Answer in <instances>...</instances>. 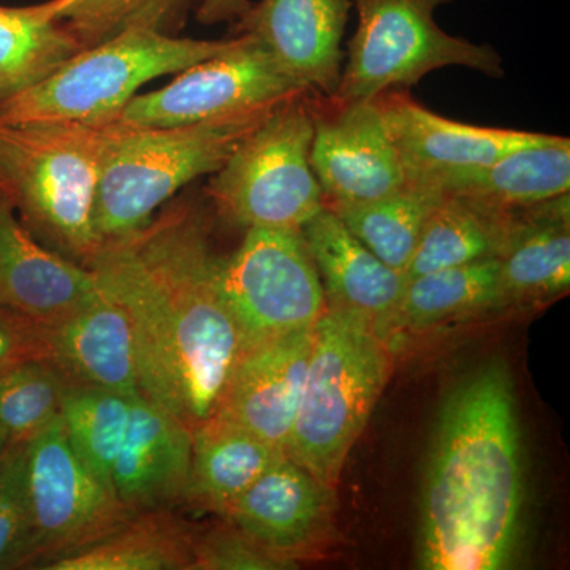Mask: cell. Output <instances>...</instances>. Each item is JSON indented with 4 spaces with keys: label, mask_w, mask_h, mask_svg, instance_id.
I'll return each instance as SVG.
<instances>
[{
    "label": "cell",
    "mask_w": 570,
    "mask_h": 570,
    "mask_svg": "<svg viewBox=\"0 0 570 570\" xmlns=\"http://www.w3.org/2000/svg\"><path fill=\"white\" fill-rule=\"evenodd\" d=\"M219 258L205 209L176 202L86 265L129 317L141 395L190 430L216 414L245 351L217 285Z\"/></svg>",
    "instance_id": "cell-1"
},
{
    "label": "cell",
    "mask_w": 570,
    "mask_h": 570,
    "mask_svg": "<svg viewBox=\"0 0 570 570\" xmlns=\"http://www.w3.org/2000/svg\"><path fill=\"white\" fill-rule=\"evenodd\" d=\"M524 501L515 385L493 360L456 382L439 411L420 504V568H509Z\"/></svg>",
    "instance_id": "cell-2"
},
{
    "label": "cell",
    "mask_w": 570,
    "mask_h": 570,
    "mask_svg": "<svg viewBox=\"0 0 570 570\" xmlns=\"http://www.w3.org/2000/svg\"><path fill=\"white\" fill-rule=\"evenodd\" d=\"M110 126L0 124V194L40 245L85 268L100 247L96 202Z\"/></svg>",
    "instance_id": "cell-3"
},
{
    "label": "cell",
    "mask_w": 570,
    "mask_h": 570,
    "mask_svg": "<svg viewBox=\"0 0 570 570\" xmlns=\"http://www.w3.org/2000/svg\"><path fill=\"white\" fill-rule=\"evenodd\" d=\"M387 343L367 318L326 305L285 453L336 490L348 453L387 384Z\"/></svg>",
    "instance_id": "cell-4"
},
{
    "label": "cell",
    "mask_w": 570,
    "mask_h": 570,
    "mask_svg": "<svg viewBox=\"0 0 570 570\" xmlns=\"http://www.w3.org/2000/svg\"><path fill=\"white\" fill-rule=\"evenodd\" d=\"M276 108L190 126L111 122L96 202L100 246L140 230L184 186L216 174Z\"/></svg>",
    "instance_id": "cell-5"
},
{
    "label": "cell",
    "mask_w": 570,
    "mask_h": 570,
    "mask_svg": "<svg viewBox=\"0 0 570 570\" xmlns=\"http://www.w3.org/2000/svg\"><path fill=\"white\" fill-rule=\"evenodd\" d=\"M234 41L176 39L156 29H126L85 48L40 85L0 102V124L116 121L142 85L220 55Z\"/></svg>",
    "instance_id": "cell-6"
},
{
    "label": "cell",
    "mask_w": 570,
    "mask_h": 570,
    "mask_svg": "<svg viewBox=\"0 0 570 570\" xmlns=\"http://www.w3.org/2000/svg\"><path fill=\"white\" fill-rule=\"evenodd\" d=\"M306 96L269 112L212 175L206 195L227 223L245 230H302L325 209L311 167L314 115Z\"/></svg>",
    "instance_id": "cell-7"
},
{
    "label": "cell",
    "mask_w": 570,
    "mask_h": 570,
    "mask_svg": "<svg viewBox=\"0 0 570 570\" xmlns=\"http://www.w3.org/2000/svg\"><path fill=\"white\" fill-rule=\"evenodd\" d=\"M452 2L455 0H354L355 33L332 99L374 100L411 88L445 67L502 77V58L493 47L450 36L434 20L438 9Z\"/></svg>",
    "instance_id": "cell-8"
},
{
    "label": "cell",
    "mask_w": 570,
    "mask_h": 570,
    "mask_svg": "<svg viewBox=\"0 0 570 570\" xmlns=\"http://www.w3.org/2000/svg\"><path fill=\"white\" fill-rule=\"evenodd\" d=\"M217 285L245 348L314 326L325 313L324 285L302 230L249 228L217 265Z\"/></svg>",
    "instance_id": "cell-9"
},
{
    "label": "cell",
    "mask_w": 570,
    "mask_h": 570,
    "mask_svg": "<svg viewBox=\"0 0 570 570\" xmlns=\"http://www.w3.org/2000/svg\"><path fill=\"white\" fill-rule=\"evenodd\" d=\"M32 550L28 569L85 549L130 519L71 445L61 415L26 442Z\"/></svg>",
    "instance_id": "cell-10"
},
{
    "label": "cell",
    "mask_w": 570,
    "mask_h": 570,
    "mask_svg": "<svg viewBox=\"0 0 570 570\" xmlns=\"http://www.w3.org/2000/svg\"><path fill=\"white\" fill-rule=\"evenodd\" d=\"M306 92L250 33L227 51L179 71L170 85L137 94L121 116L132 126L175 127L269 110Z\"/></svg>",
    "instance_id": "cell-11"
},
{
    "label": "cell",
    "mask_w": 570,
    "mask_h": 570,
    "mask_svg": "<svg viewBox=\"0 0 570 570\" xmlns=\"http://www.w3.org/2000/svg\"><path fill=\"white\" fill-rule=\"evenodd\" d=\"M314 107L311 167L326 208L365 204L407 183L379 100Z\"/></svg>",
    "instance_id": "cell-12"
},
{
    "label": "cell",
    "mask_w": 570,
    "mask_h": 570,
    "mask_svg": "<svg viewBox=\"0 0 570 570\" xmlns=\"http://www.w3.org/2000/svg\"><path fill=\"white\" fill-rule=\"evenodd\" d=\"M377 100L409 181L436 186L444 176L487 167L513 149L549 137L452 121L403 92H385Z\"/></svg>",
    "instance_id": "cell-13"
},
{
    "label": "cell",
    "mask_w": 570,
    "mask_h": 570,
    "mask_svg": "<svg viewBox=\"0 0 570 570\" xmlns=\"http://www.w3.org/2000/svg\"><path fill=\"white\" fill-rule=\"evenodd\" d=\"M333 508L335 490L284 453L236 499L225 520L266 553L292 564L322 542Z\"/></svg>",
    "instance_id": "cell-14"
},
{
    "label": "cell",
    "mask_w": 570,
    "mask_h": 570,
    "mask_svg": "<svg viewBox=\"0 0 570 570\" xmlns=\"http://www.w3.org/2000/svg\"><path fill=\"white\" fill-rule=\"evenodd\" d=\"M313 337L314 326H307L246 347L214 415L285 452L302 400Z\"/></svg>",
    "instance_id": "cell-15"
},
{
    "label": "cell",
    "mask_w": 570,
    "mask_h": 570,
    "mask_svg": "<svg viewBox=\"0 0 570 570\" xmlns=\"http://www.w3.org/2000/svg\"><path fill=\"white\" fill-rule=\"evenodd\" d=\"M352 7L354 0H258L236 28L261 41L306 92L332 99Z\"/></svg>",
    "instance_id": "cell-16"
},
{
    "label": "cell",
    "mask_w": 570,
    "mask_h": 570,
    "mask_svg": "<svg viewBox=\"0 0 570 570\" xmlns=\"http://www.w3.org/2000/svg\"><path fill=\"white\" fill-rule=\"evenodd\" d=\"M193 430L145 395L134 396L111 483L130 515L183 509Z\"/></svg>",
    "instance_id": "cell-17"
},
{
    "label": "cell",
    "mask_w": 570,
    "mask_h": 570,
    "mask_svg": "<svg viewBox=\"0 0 570 570\" xmlns=\"http://www.w3.org/2000/svg\"><path fill=\"white\" fill-rule=\"evenodd\" d=\"M100 294L91 269L40 245L0 194V305L47 324Z\"/></svg>",
    "instance_id": "cell-18"
},
{
    "label": "cell",
    "mask_w": 570,
    "mask_h": 570,
    "mask_svg": "<svg viewBox=\"0 0 570 570\" xmlns=\"http://www.w3.org/2000/svg\"><path fill=\"white\" fill-rule=\"evenodd\" d=\"M48 358L71 384L140 395L129 317L105 292L88 305L43 324Z\"/></svg>",
    "instance_id": "cell-19"
},
{
    "label": "cell",
    "mask_w": 570,
    "mask_h": 570,
    "mask_svg": "<svg viewBox=\"0 0 570 570\" xmlns=\"http://www.w3.org/2000/svg\"><path fill=\"white\" fill-rule=\"evenodd\" d=\"M302 234L324 285L326 305L360 314L379 332L403 295L406 275L371 253L326 206Z\"/></svg>",
    "instance_id": "cell-20"
},
{
    "label": "cell",
    "mask_w": 570,
    "mask_h": 570,
    "mask_svg": "<svg viewBox=\"0 0 570 570\" xmlns=\"http://www.w3.org/2000/svg\"><path fill=\"white\" fill-rule=\"evenodd\" d=\"M569 194L519 209V224L499 261L502 306L547 302L569 291Z\"/></svg>",
    "instance_id": "cell-21"
},
{
    "label": "cell",
    "mask_w": 570,
    "mask_h": 570,
    "mask_svg": "<svg viewBox=\"0 0 570 570\" xmlns=\"http://www.w3.org/2000/svg\"><path fill=\"white\" fill-rule=\"evenodd\" d=\"M284 453L245 428L213 415L193 428V461L183 508L225 519L236 499Z\"/></svg>",
    "instance_id": "cell-22"
},
{
    "label": "cell",
    "mask_w": 570,
    "mask_h": 570,
    "mask_svg": "<svg viewBox=\"0 0 570 570\" xmlns=\"http://www.w3.org/2000/svg\"><path fill=\"white\" fill-rule=\"evenodd\" d=\"M442 194L461 195L502 212L553 200L570 189L569 138L513 149L487 167L448 175L436 183Z\"/></svg>",
    "instance_id": "cell-23"
},
{
    "label": "cell",
    "mask_w": 570,
    "mask_h": 570,
    "mask_svg": "<svg viewBox=\"0 0 570 570\" xmlns=\"http://www.w3.org/2000/svg\"><path fill=\"white\" fill-rule=\"evenodd\" d=\"M519 224V209L502 212L461 195H442L428 216L417 249L409 262L407 279L499 258L508 249Z\"/></svg>",
    "instance_id": "cell-24"
},
{
    "label": "cell",
    "mask_w": 570,
    "mask_h": 570,
    "mask_svg": "<svg viewBox=\"0 0 570 570\" xmlns=\"http://www.w3.org/2000/svg\"><path fill=\"white\" fill-rule=\"evenodd\" d=\"M193 527L178 510L140 513L91 546L48 562L43 570H190Z\"/></svg>",
    "instance_id": "cell-25"
},
{
    "label": "cell",
    "mask_w": 570,
    "mask_h": 570,
    "mask_svg": "<svg viewBox=\"0 0 570 570\" xmlns=\"http://www.w3.org/2000/svg\"><path fill=\"white\" fill-rule=\"evenodd\" d=\"M494 307H502L499 261L489 258L407 279L395 311L377 333L384 337L390 328H426Z\"/></svg>",
    "instance_id": "cell-26"
},
{
    "label": "cell",
    "mask_w": 570,
    "mask_h": 570,
    "mask_svg": "<svg viewBox=\"0 0 570 570\" xmlns=\"http://www.w3.org/2000/svg\"><path fill=\"white\" fill-rule=\"evenodd\" d=\"M85 47L51 13L50 2L0 6V102L40 85Z\"/></svg>",
    "instance_id": "cell-27"
},
{
    "label": "cell",
    "mask_w": 570,
    "mask_h": 570,
    "mask_svg": "<svg viewBox=\"0 0 570 570\" xmlns=\"http://www.w3.org/2000/svg\"><path fill=\"white\" fill-rule=\"evenodd\" d=\"M433 184L409 181L395 193L365 204L332 206L348 232L384 264L406 272L428 216L442 198Z\"/></svg>",
    "instance_id": "cell-28"
},
{
    "label": "cell",
    "mask_w": 570,
    "mask_h": 570,
    "mask_svg": "<svg viewBox=\"0 0 570 570\" xmlns=\"http://www.w3.org/2000/svg\"><path fill=\"white\" fill-rule=\"evenodd\" d=\"M132 400L89 385L67 381L63 385L61 420L67 436L86 466L111 490L112 468L129 428Z\"/></svg>",
    "instance_id": "cell-29"
},
{
    "label": "cell",
    "mask_w": 570,
    "mask_h": 570,
    "mask_svg": "<svg viewBox=\"0 0 570 570\" xmlns=\"http://www.w3.org/2000/svg\"><path fill=\"white\" fill-rule=\"evenodd\" d=\"M66 377L48 356L0 374V433L9 445L26 444L61 415Z\"/></svg>",
    "instance_id": "cell-30"
},
{
    "label": "cell",
    "mask_w": 570,
    "mask_h": 570,
    "mask_svg": "<svg viewBox=\"0 0 570 570\" xmlns=\"http://www.w3.org/2000/svg\"><path fill=\"white\" fill-rule=\"evenodd\" d=\"M190 0H50L51 13L85 48L130 28L167 32L181 20Z\"/></svg>",
    "instance_id": "cell-31"
},
{
    "label": "cell",
    "mask_w": 570,
    "mask_h": 570,
    "mask_svg": "<svg viewBox=\"0 0 570 570\" xmlns=\"http://www.w3.org/2000/svg\"><path fill=\"white\" fill-rule=\"evenodd\" d=\"M31 550L26 444H11L0 456V570L28 569Z\"/></svg>",
    "instance_id": "cell-32"
},
{
    "label": "cell",
    "mask_w": 570,
    "mask_h": 570,
    "mask_svg": "<svg viewBox=\"0 0 570 570\" xmlns=\"http://www.w3.org/2000/svg\"><path fill=\"white\" fill-rule=\"evenodd\" d=\"M287 568L264 549L255 546L230 521L209 527H193V569L190 570H266Z\"/></svg>",
    "instance_id": "cell-33"
},
{
    "label": "cell",
    "mask_w": 570,
    "mask_h": 570,
    "mask_svg": "<svg viewBox=\"0 0 570 570\" xmlns=\"http://www.w3.org/2000/svg\"><path fill=\"white\" fill-rule=\"evenodd\" d=\"M48 356L43 324L0 305V374L32 358Z\"/></svg>",
    "instance_id": "cell-34"
},
{
    "label": "cell",
    "mask_w": 570,
    "mask_h": 570,
    "mask_svg": "<svg viewBox=\"0 0 570 570\" xmlns=\"http://www.w3.org/2000/svg\"><path fill=\"white\" fill-rule=\"evenodd\" d=\"M250 0H202L197 18L204 24L217 22H235L238 24L249 13Z\"/></svg>",
    "instance_id": "cell-35"
},
{
    "label": "cell",
    "mask_w": 570,
    "mask_h": 570,
    "mask_svg": "<svg viewBox=\"0 0 570 570\" xmlns=\"http://www.w3.org/2000/svg\"><path fill=\"white\" fill-rule=\"evenodd\" d=\"M7 448H9V442H7V439L3 438L2 433H0V456H2V453L6 452Z\"/></svg>",
    "instance_id": "cell-36"
}]
</instances>
